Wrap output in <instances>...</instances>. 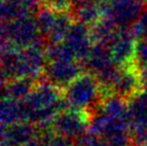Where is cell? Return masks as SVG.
Listing matches in <instances>:
<instances>
[{
	"label": "cell",
	"mask_w": 147,
	"mask_h": 146,
	"mask_svg": "<svg viewBox=\"0 0 147 146\" xmlns=\"http://www.w3.org/2000/svg\"><path fill=\"white\" fill-rule=\"evenodd\" d=\"M62 93L70 109L85 111L91 118L100 110L103 99L109 96L99 84L98 80L89 73L80 75Z\"/></svg>",
	"instance_id": "1"
},
{
	"label": "cell",
	"mask_w": 147,
	"mask_h": 146,
	"mask_svg": "<svg viewBox=\"0 0 147 146\" xmlns=\"http://www.w3.org/2000/svg\"><path fill=\"white\" fill-rule=\"evenodd\" d=\"M9 41L18 49L44 46L47 42L40 34L36 17H25L1 23V42Z\"/></svg>",
	"instance_id": "2"
},
{
	"label": "cell",
	"mask_w": 147,
	"mask_h": 146,
	"mask_svg": "<svg viewBox=\"0 0 147 146\" xmlns=\"http://www.w3.org/2000/svg\"><path fill=\"white\" fill-rule=\"evenodd\" d=\"M103 17L117 27H131L141 17L145 4L139 0H121L118 2L101 3Z\"/></svg>",
	"instance_id": "3"
},
{
	"label": "cell",
	"mask_w": 147,
	"mask_h": 146,
	"mask_svg": "<svg viewBox=\"0 0 147 146\" xmlns=\"http://www.w3.org/2000/svg\"><path fill=\"white\" fill-rule=\"evenodd\" d=\"M91 117L85 111L69 109L55 118L53 130L56 134L75 140L89 130Z\"/></svg>",
	"instance_id": "4"
},
{
	"label": "cell",
	"mask_w": 147,
	"mask_h": 146,
	"mask_svg": "<svg viewBox=\"0 0 147 146\" xmlns=\"http://www.w3.org/2000/svg\"><path fill=\"white\" fill-rule=\"evenodd\" d=\"M136 44L138 40L135 39L131 27L117 29L114 39L109 45L113 62L119 68L135 64Z\"/></svg>",
	"instance_id": "5"
},
{
	"label": "cell",
	"mask_w": 147,
	"mask_h": 146,
	"mask_svg": "<svg viewBox=\"0 0 147 146\" xmlns=\"http://www.w3.org/2000/svg\"><path fill=\"white\" fill-rule=\"evenodd\" d=\"M84 72L78 60L49 61L45 66L43 77L62 91Z\"/></svg>",
	"instance_id": "6"
},
{
	"label": "cell",
	"mask_w": 147,
	"mask_h": 146,
	"mask_svg": "<svg viewBox=\"0 0 147 146\" xmlns=\"http://www.w3.org/2000/svg\"><path fill=\"white\" fill-rule=\"evenodd\" d=\"M139 67L136 64L120 68L118 76L112 87L111 93L116 97L129 102L142 91L140 82Z\"/></svg>",
	"instance_id": "7"
},
{
	"label": "cell",
	"mask_w": 147,
	"mask_h": 146,
	"mask_svg": "<svg viewBox=\"0 0 147 146\" xmlns=\"http://www.w3.org/2000/svg\"><path fill=\"white\" fill-rule=\"evenodd\" d=\"M63 42L72 49L76 59L82 65L94 46L90 36V27L75 20Z\"/></svg>",
	"instance_id": "8"
},
{
	"label": "cell",
	"mask_w": 147,
	"mask_h": 146,
	"mask_svg": "<svg viewBox=\"0 0 147 146\" xmlns=\"http://www.w3.org/2000/svg\"><path fill=\"white\" fill-rule=\"evenodd\" d=\"M38 134V128L29 122H22L1 128V146H26Z\"/></svg>",
	"instance_id": "9"
},
{
	"label": "cell",
	"mask_w": 147,
	"mask_h": 146,
	"mask_svg": "<svg viewBox=\"0 0 147 146\" xmlns=\"http://www.w3.org/2000/svg\"><path fill=\"white\" fill-rule=\"evenodd\" d=\"M115 65L112 59L110 49L105 45L94 44L85 61L82 64L84 71L94 76H97L109 67Z\"/></svg>",
	"instance_id": "10"
},
{
	"label": "cell",
	"mask_w": 147,
	"mask_h": 146,
	"mask_svg": "<svg viewBox=\"0 0 147 146\" xmlns=\"http://www.w3.org/2000/svg\"><path fill=\"white\" fill-rule=\"evenodd\" d=\"M1 128L12 126L14 124L27 122L26 111L23 101L3 98L1 102Z\"/></svg>",
	"instance_id": "11"
},
{
	"label": "cell",
	"mask_w": 147,
	"mask_h": 146,
	"mask_svg": "<svg viewBox=\"0 0 147 146\" xmlns=\"http://www.w3.org/2000/svg\"><path fill=\"white\" fill-rule=\"evenodd\" d=\"M38 81L39 80L31 78V77L12 80L2 85V93H3L2 96L3 98L23 101L31 93Z\"/></svg>",
	"instance_id": "12"
},
{
	"label": "cell",
	"mask_w": 147,
	"mask_h": 146,
	"mask_svg": "<svg viewBox=\"0 0 147 146\" xmlns=\"http://www.w3.org/2000/svg\"><path fill=\"white\" fill-rule=\"evenodd\" d=\"M117 27L109 20L103 17L98 23L90 26V36L94 44L105 45L109 47L117 32Z\"/></svg>",
	"instance_id": "13"
},
{
	"label": "cell",
	"mask_w": 147,
	"mask_h": 146,
	"mask_svg": "<svg viewBox=\"0 0 147 146\" xmlns=\"http://www.w3.org/2000/svg\"><path fill=\"white\" fill-rule=\"evenodd\" d=\"M73 16L76 22L87 26H92L103 18V10L101 3L88 2L73 9Z\"/></svg>",
	"instance_id": "14"
},
{
	"label": "cell",
	"mask_w": 147,
	"mask_h": 146,
	"mask_svg": "<svg viewBox=\"0 0 147 146\" xmlns=\"http://www.w3.org/2000/svg\"><path fill=\"white\" fill-rule=\"evenodd\" d=\"M131 126L147 122V90H142L128 102Z\"/></svg>",
	"instance_id": "15"
},
{
	"label": "cell",
	"mask_w": 147,
	"mask_h": 146,
	"mask_svg": "<svg viewBox=\"0 0 147 146\" xmlns=\"http://www.w3.org/2000/svg\"><path fill=\"white\" fill-rule=\"evenodd\" d=\"M46 60L49 61H69L78 60L76 57L65 42L61 43H49L45 49Z\"/></svg>",
	"instance_id": "16"
},
{
	"label": "cell",
	"mask_w": 147,
	"mask_h": 146,
	"mask_svg": "<svg viewBox=\"0 0 147 146\" xmlns=\"http://www.w3.org/2000/svg\"><path fill=\"white\" fill-rule=\"evenodd\" d=\"M34 17H36V22H37L40 34H41L43 39L46 40L49 32H51V30L53 28L55 20H56L57 13L54 12L53 10H51V9L43 7Z\"/></svg>",
	"instance_id": "17"
},
{
	"label": "cell",
	"mask_w": 147,
	"mask_h": 146,
	"mask_svg": "<svg viewBox=\"0 0 147 146\" xmlns=\"http://www.w3.org/2000/svg\"><path fill=\"white\" fill-rule=\"evenodd\" d=\"M43 7L53 10L56 13H72L73 2L72 0H42Z\"/></svg>",
	"instance_id": "18"
},
{
	"label": "cell",
	"mask_w": 147,
	"mask_h": 146,
	"mask_svg": "<svg viewBox=\"0 0 147 146\" xmlns=\"http://www.w3.org/2000/svg\"><path fill=\"white\" fill-rule=\"evenodd\" d=\"M131 29L138 41L147 39V5L144 9L139 20L131 26Z\"/></svg>",
	"instance_id": "19"
},
{
	"label": "cell",
	"mask_w": 147,
	"mask_h": 146,
	"mask_svg": "<svg viewBox=\"0 0 147 146\" xmlns=\"http://www.w3.org/2000/svg\"><path fill=\"white\" fill-rule=\"evenodd\" d=\"M131 134L133 144L139 146H147V122L131 126Z\"/></svg>",
	"instance_id": "20"
},
{
	"label": "cell",
	"mask_w": 147,
	"mask_h": 146,
	"mask_svg": "<svg viewBox=\"0 0 147 146\" xmlns=\"http://www.w3.org/2000/svg\"><path fill=\"white\" fill-rule=\"evenodd\" d=\"M135 64L139 68L147 67V39L138 41Z\"/></svg>",
	"instance_id": "21"
},
{
	"label": "cell",
	"mask_w": 147,
	"mask_h": 146,
	"mask_svg": "<svg viewBox=\"0 0 147 146\" xmlns=\"http://www.w3.org/2000/svg\"><path fill=\"white\" fill-rule=\"evenodd\" d=\"M46 146H75L74 141L69 138L54 133L47 141Z\"/></svg>",
	"instance_id": "22"
},
{
	"label": "cell",
	"mask_w": 147,
	"mask_h": 146,
	"mask_svg": "<svg viewBox=\"0 0 147 146\" xmlns=\"http://www.w3.org/2000/svg\"><path fill=\"white\" fill-rule=\"evenodd\" d=\"M139 69L140 82H141L142 90H147V67L139 68Z\"/></svg>",
	"instance_id": "23"
},
{
	"label": "cell",
	"mask_w": 147,
	"mask_h": 146,
	"mask_svg": "<svg viewBox=\"0 0 147 146\" xmlns=\"http://www.w3.org/2000/svg\"><path fill=\"white\" fill-rule=\"evenodd\" d=\"M88 146H107V144H106L103 140L99 139L98 141H96L94 143H92V144H90V145H88Z\"/></svg>",
	"instance_id": "24"
},
{
	"label": "cell",
	"mask_w": 147,
	"mask_h": 146,
	"mask_svg": "<svg viewBox=\"0 0 147 146\" xmlns=\"http://www.w3.org/2000/svg\"><path fill=\"white\" fill-rule=\"evenodd\" d=\"M118 1H121V0H107V2H118Z\"/></svg>",
	"instance_id": "25"
},
{
	"label": "cell",
	"mask_w": 147,
	"mask_h": 146,
	"mask_svg": "<svg viewBox=\"0 0 147 146\" xmlns=\"http://www.w3.org/2000/svg\"><path fill=\"white\" fill-rule=\"evenodd\" d=\"M132 146H139V145H135V144H133V145H132Z\"/></svg>",
	"instance_id": "26"
}]
</instances>
